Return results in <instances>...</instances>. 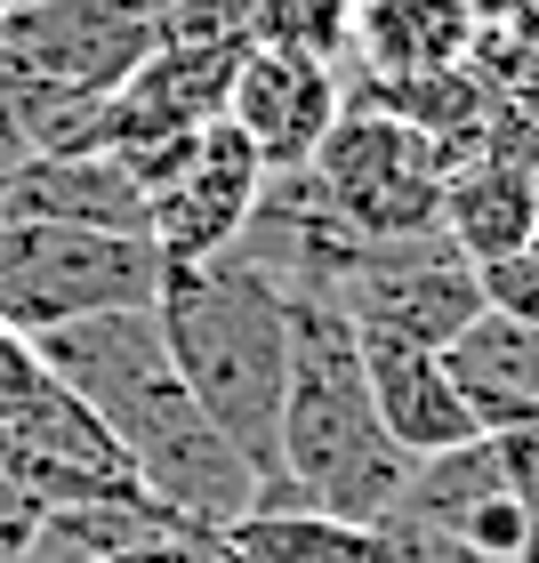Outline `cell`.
<instances>
[{
  "label": "cell",
  "instance_id": "cell-20",
  "mask_svg": "<svg viewBox=\"0 0 539 563\" xmlns=\"http://www.w3.org/2000/svg\"><path fill=\"white\" fill-rule=\"evenodd\" d=\"M492 459H499L507 492H516V499L531 507V523H539V419H524V427H499V434H492Z\"/></svg>",
  "mask_w": 539,
  "mask_h": 563
},
{
  "label": "cell",
  "instance_id": "cell-24",
  "mask_svg": "<svg viewBox=\"0 0 539 563\" xmlns=\"http://www.w3.org/2000/svg\"><path fill=\"white\" fill-rule=\"evenodd\" d=\"M0 9H9V0H0Z\"/></svg>",
  "mask_w": 539,
  "mask_h": 563
},
{
  "label": "cell",
  "instance_id": "cell-23",
  "mask_svg": "<svg viewBox=\"0 0 539 563\" xmlns=\"http://www.w3.org/2000/svg\"><path fill=\"white\" fill-rule=\"evenodd\" d=\"M0 186H9V162H0Z\"/></svg>",
  "mask_w": 539,
  "mask_h": 563
},
{
  "label": "cell",
  "instance_id": "cell-11",
  "mask_svg": "<svg viewBox=\"0 0 539 563\" xmlns=\"http://www.w3.org/2000/svg\"><path fill=\"white\" fill-rule=\"evenodd\" d=\"M354 346H363L371 411L395 434L403 459L475 443V419H468V402H459V387H451L443 346H419V339H403V330H378V322H354Z\"/></svg>",
  "mask_w": 539,
  "mask_h": 563
},
{
  "label": "cell",
  "instance_id": "cell-1",
  "mask_svg": "<svg viewBox=\"0 0 539 563\" xmlns=\"http://www.w3.org/2000/svg\"><path fill=\"white\" fill-rule=\"evenodd\" d=\"M33 354L106 419V434L121 443V459L138 475V492L162 499L169 516H186L201 531H234L258 507V492H266L258 467L186 395L153 306H113V314L33 330Z\"/></svg>",
  "mask_w": 539,
  "mask_h": 563
},
{
  "label": "cell",
  "instance_id": "cell-10",
  "mask_svg": "<svg viewBox=\"0 0 539 563\" xmlns=\"http://www.w3.org/2000/svg\"><path fill=\"white\" fill-rule=\"evenodd\" d=\"M346 113V81L339 65H315V57H290V48H242L234 65V89H226V121L234 137L258 153L266 177H290L322 153V137L339 130Z\"/></svg>",
  "mask_w": 539,
  "mask_h": 563
},
{
  "label": "cell",
  "instance_id": "cell-4",
  "mask_svg": "<svg viewBox=\"0 0 539 563\" xmlns=\"http://www.w3.org/2000/svg\"><path fill=\"white\" fill-rule=\"evenodd\" d=\"M0 475L33 507L81 499H145L106 419L33 354V339L0 330Z\"/></svg>",
  "mask_w": 539,
  "mask_h": 563
},
{
  "label": "cell",
  "instance_id": "cell-18",
  "mask_svg": "<svg viewBox=\"0 0 539 563\" xmlns=\"http://www.w3.org/2000/svg\"><path fill=\"white\" fill-rule=\"evenodd\" d=\"M153 48H250V0H153Z\"/></svg>",
  "mask_w": 539,
  "mask_h": 563
},
{
  "label": "cell",
  "instance_id": "cell-6",
  "mask_svg": "<svg viewBox=\"0 0 539 563\" xmlns=\"http://www.w3.org/2000/svg\"><path fill=\"white\" fill-rule=\"evenodd\" d=\"M306 177L322 186L330 218L363 242H419V234H443L435 210H443V177H451V153L435 145L427 130L378 113V106H354L339 113V130L322 137V153L306 162Z\"/></svg>",
  "mask_w": 539,
  "mask_h": 563
},
{
  "label": "cell",
  "instance_id": "cell-16",
  "mask_svg": "<svg viewBox=\"0 0 539 563\" xmlns=\"http://www.w3.org/2000/svg\"><path fill=\"white\" fill-rule=\"evenodd\" d=\"M468 48H475L468 0H354V57L371 65V81L468 65Z\"/></svg>",
  "mask_w": 539,
  "mask_h": 563
},
{
  "label": "cell",
  "instance_id": "cell-9",
  "mask_svg": "<svg viewBox=\"0 0 539 563\" xmlns=\"http://www.w3.org/2000/svg\"><path fill=\"white\" fill-rule=\"evenodd\" d=\"M330 306L346 322H378L419 346H451L483 314V282L443 234H419V242H371V258L346 274V290Z\"/></svg>",
  "mask_w": 539,
  "mask_h": 563
},
{
  "label": "cell",
  "instance_id": "cell-21",
  "mask_svg": "<svg viewBox=\"0 0 539 563\" xmlns=\"http://www.w3.org/2000/svg\"><path fill=\"white\" fill-rule=\"evenodd\" d=\"M33 516H41V507L24 499V492H16L9 475H0V555H9V548L24 540V531H33Z\"/></svg>",
  "mask_w": 539,
  "mask_h": 563
},
{
  "label": "cell",
  "instance_id": "cell-3",
  "mask_svg": "<svg viewBox=\"0 0 539 563\" xmlns=\"http://www.w3.org/2000/svg\"><path fill=\"white\" fill-rule=\"evenodd\" d=\"M153 322H162V346L186 378V395L258 467V483H274V427H282V378H290V298L250 258L226 250L210 266H162Z\"/></svg>",
  "mask_w": 539,
  "mask_h": 563
},
{
  "label": "cell",
  "instance_id": "cell-13",
  "mask_svg": "<svg viewBox=\"0 0 539 563\" xmlns=\"http://www.w3.org/2000/svg\"><path fill=\"white\" fill-rule=\"evenodd\" d=\"M443 363H451V387H459V402H468L475 434L539 419V322L531 314L483 306V314L443 346Z\"/></svg>",
  "mask_w": 539,
  "mask_h": 563
},
{
  "label": "cell",
  "instance_id": "cell-19",
  "mask_svg": "<svg viewBox=\"0 0 539 563\" xmlns=\"http://www.w3.org/2000/svg\"><path fill=\"white\" fill-rule=\"evenodd\" d=\"M443 540L475 548V555H539V523H531V507L516 492H492V499H475Z\"/></svg>",
  "mask_w": 539,
  "mask_h": 563
},
{
  "label": "cell",
  "instance_id": "cell-17",
  "mask_svg": "<svg viewBox=\"0 0 539 563\" xmlns=\"http://www.w3.org/2000/svg\"><path fill=\"white\" fill-rule=\"evenodd\" d=\"M250 41L339 65L354 57V0H250Z\"/></svg>",
  "mask_w": 539,
  "mask_h": 563
},
{
  "label": "cell",
  "instance_id": "cell-8",
  "mask_svg": "<svg viewBox=\"0 0 539 563\" xmlns=\"http://www.w3.org/2000/svg\"><path fill=\"white\" fill-rule=\"evenodd\" d=\"M266 194V169L258 153L234 137V121H210V130H194L186 153L153 177L145 194V242L162 266H210L226 250L242 242L250 210H258Z\"/></svg>",
  "mask_w": 539,
  "mask_h": 563
},
{
  "label": "cell",
  "instance_id": "cell-14",
  "mask_svg": "<svg viewBox=\"0 0 539 563\" xmlns=\"http://www.w3.org/2000/svg\"><path fill=\"white\" fill-rule=\"evenodd\" d=\"M435 225H443V242L468 266H492L507 250H524L539 234V169L507 162V153H468V162H451Z\"/></svg>",
  "mask_w": 539,
  "mask_h": 563
},
{
  "label": "cell",
  "instance_id": "cell-22",
  "mask_svg": "<svg viewBox=\"0 0 539 563\" xmlns=\"http://www.w3.org/2000/svg\"><path fill=\"white\" fill-rule=\"evenodd\" d=\"M9 9H41V0H9Z\"/></svg>",
  "mask_w": 539,
  "mask_h": 563
},
{
  "label": "cell",
  "instance_id": "cell-7",
  "mask_svg": "<svg viewBox=\"0 0 539 563\" xmlns=\"http://www.w3.org/2000/svg\"><path fill=\"white\" fill-rule=\"evenodd\" d=\"M153 57V0H41L0 9V65L33 89L97 106Z\"/></svg>",
  "mask_w": 539,
  "mask_h": 563
},
{
  "label": "cell",
  "instance_id": "cell-12",
  "mask_svg": "<svg viewBox=\"0 0 539 563\" xmlns=\"http://www.w3.org/2000/svg\"><path fill=\"white\" fill-rule=\"evenodd\" d=\"M0 218H65L97 234H145V186L113 153H24L9 162Z\"/></svg>",
  "mask_w": 539,
  "mask_h": 563
},
{
  "label": "cell",
  "instance_id": "cell-5",
  "mask_svg": "<svg viewBox=\"0 0 539 563\" xmlns=\"http://www.w3.org/2000/svg\"><path fill=\"white\" fill-rule=\"evenodd\" d=\"M162 258L145 234H97L65 218H0V330H33L113 314V306H153Z\"/></svg>",
  "mask_w": 539,
  "mask_h": 563
},
{
  "label": "cell",
  "instance_id": "cell-2",
  "mask_svg": "<svg viewBox=\"0 0 539 563\" xmlns=\"http://www.w3.org/2000/svg\"><path fill=\"white\" fill-rule=\"evenodd\" d=\"M403 475L410 459L371 411L354 322L330 298H290V378H282L274 427V483L258 492V507H322V516L387 523Z\"/></svg>",
  "mask_w": 539,
  "mask_h": 563
},
{
  "label": "cell",
  "instance_id": "cell-15",
  "mask_svg": "<svg viewBox=\"0 0 539 563\" xmlns=\"http://www.w3.org/2000/svg\"><path fill=\"white\" fill-rule=\"evenodd\" d=\"M226 548L234 563H419L403 523H354L322 507H250Z\"/></svg>",
  "mask_w": 539,
  "mask_h": 563
}]
</instances>
